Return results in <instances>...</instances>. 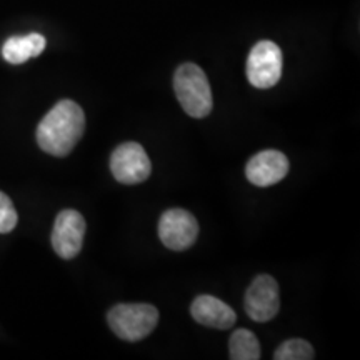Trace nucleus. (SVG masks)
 I'll return each mask as SVG.
<instances>
[{
    "label": "nucleus",
    "instance_id": "13",
    "mask_svg": "<svg viewBox=\"0 0 360 360\" xmlns=\"http://www.w3.org/2000/svg\"><path fill=\"white\" fill-rule=\"evenodd\" d=\"M314 357V347L304 339L285 340L274 354L276 360H310Z\"/></svg>",
    "mask_w": 360,
    "mask_h": 360
},
{
    "label": "nucleus",
    "instance_id": "8",
    "mask_svg": "<svg viewBox=\"0 0 360 360\" xmlns=\"http://www.w3.org/2000/svg\"><path fill=\"white\" fill-rule=\"evenodd\" d=\"M85 220L77 210H62L57 215L52 231V247L62 259H74L82 249Z\"/></svg>",
    "mask_w": 360,
    "mask_h": 360
},
{
    "label": "nucleus",
    "instance_id": "12",
    "mask_svg": "<svg viewBox=\"0 0 360 360\" xmlns=\"http://www.w3.org/2000/svg\"><path fill=\"white\" fill-rule=\"evenodd\" d=\"M229 352L232 360H257L260 359V344L254 332L237 328L229 342Z\"/></svg>",
    "mask_w": 360,
    "mask_h": 360
},
{
    "label": "nucleus",
    "instance_id": "10",
    "mask_svg": "<svg viewBox=\"0 0 360 360\" xmlns=\"http://www.w3.org/2000/svg\"><path fill=\"white\" fill-rule=\"evenodd\" d=\"M191 314L193 321L210 328L227 330L233 327L237 315L227 304L212 295H199L191 305Z\"/></svg>",
    "mask_w": 360,
    "mask_h": 360
},
{
    "label": "nucleus",
    "instance_id": "3",
    "mask_svg": "<svg viewBox=\"0 0 360 360\" xmlns=\"http://www.w3.org/2000/svg\"><path fill=\"white\" fill-rule=\"evenodd\" d=\"M107 321L117 337L137 342L154 332L159 323V310L148 304H119L109 310Z\"/></svg>",
    "mask_w": 360,
    "mask_h": 360
},
{
    "label": "nucleus",
    "instance_id": "9",
    "mask_svg": "<svg viewBox=\"0 0 360 360\" xmlns=\"http://www.w3.org/2000/svg\"><path fill=\"white\" fill-rule=\"evenodd\" d=\"M287 174H289V160L278 150L259 152L245 165L247 180L259 187L278 184Z\"/></svg>",
    "mask_w": 360,
    "mask_h": 360
},
{
    "label": "nucleus",
    "instance_id": "2",
    "mask_svg": "<svg viewBox=\"0 0 360 360\" xmlns=\"http://www.w3.org/2000/svg\"><path fill=\"white\" fill-rule=\"evenodd\" d=\"M174 90L182 109L193 119H204L212 112V90L199 65H180L174 75Z\"/></svg>",
    "mask_w": 360,
    "mask_h": 360
},
{
    "label": "nucleus",
    "instance_id": "1",
    "mask_svg": "<svg viewBox=\"0 0 360 360\" xmlns=\"http://www.w3.org/2000/svg\"><path fill=\"white\" fill-rule=\"evenodd\" d=\"M85 130L82 107L74 101H60L37 127V143L47 154L65 157L74 150Z\"/></svg>",
    "mask_w": 360,
    "mask_h": 360
},
{
    "label": "nucleus",
    "instance_id": "6",
    "mask_svg": "<svg viewBox=\"0 0 360 360\" xmlns=\"http://www.w3.org/2000/svg\"><path fill=\"white\" fill-rule=\"evenodd\" d=\"M199 236V224L191 212L184 209H170L162 214L159 237L170 250H187Z\"/></svg>",
    "mask_w": 360,
    "mask_h": 360
},
{
    "label": "nucleus",
    "instance_id": "7",
    "mask_svg": "<svg viewBox=\"0 0 360 360\" xmlns=\"http://www.w3.org/2000/svg\"><path fill=\"white\" fill-rule=\"evenodd\" d=\"M244 307L252 321H272L281 309V295H278V283L276 278L265 274L255 277L245 292Z\"/></svg>",
    "mask_w": 360,
    "mask_h": 360
},
{
    "label": "nucleus",
    "instance_id": "14",
    "mask_svg": "<svg viewBox=\"0 0 360 360\" xmlns=\"http://www.w3.org/2000/svg\"><path fill=\"white\" fill-rule=\"evenodd\" d=\"M17 210L12 200L4 192H0V233H8L17 225Z\"/></svg>",
    "mask_w": 360,
    "mask_h": 360
},
{
    "label": "nucleus",
    "instance_id": "5",
    "mask_svg": "<svg viewBox=\"0 0 360 360\" xmlns=\"http://www.w3.org/2000/svg\"><path fill=\"white\" fill-rule=\"evenodd\" d=\"M110 170L120 184H141L148 179L152 164L143 147L137 142L120 143L110 157Z\"/></svg>",
    "mask_w": 360,
    "mask_h": 360
},
{
    "label": "nucleus",
    "instance_id": "11",
    "mask_svg": "<svg viewBox=\"0 0 360 360\" xmlns=\"http://www.w3.org/2000/svg\"><path fill=\"white\" fill-rule=\"evenodd\" d=\"M45 37L40 34H29L22 37H11L4 44L2 56L8 64H24L29 58L37 57L44 52Z\"/></svg>",
    "mask_w": 360,
    "mask_h": 360
},
{
    "label": "nucleus",
    "instance_id": "4",
    "mask_svg": "<svg viewBox=\"0 0 360 360\" xmlns=\"http://www.w3.org/2000/svg\"><path fill=\"white\" fill-rule=\"evenodd\" d=\"M282 75V51L277 44L262 40L252 47L247 58V79L257 89L274 87Z\"/></svg>",
    "mask_w": 360,
    "mask_h": 360
}]
</instances>
